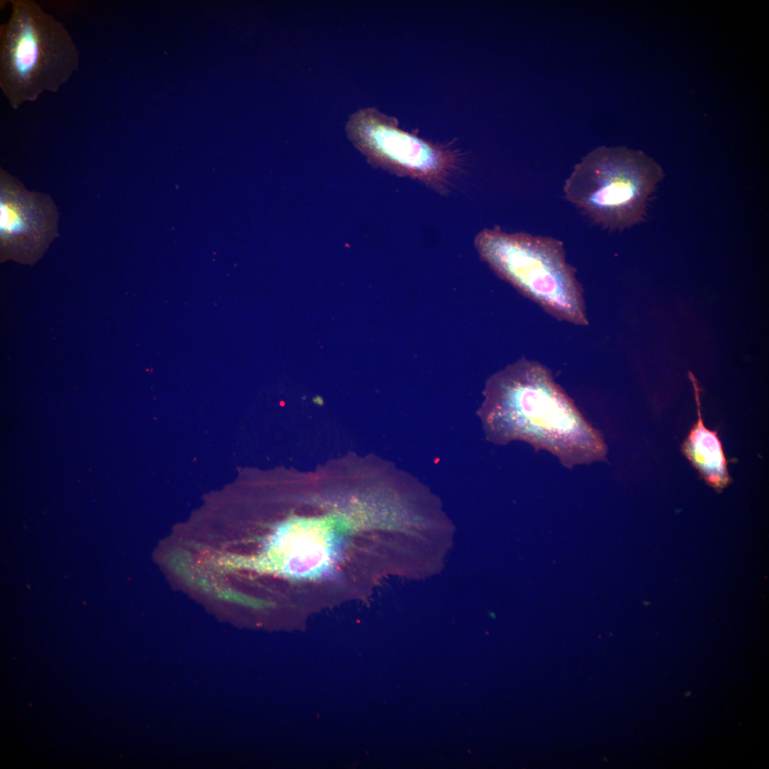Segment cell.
<instances>
[{"label":"cell","mask_w":769,"mask_h":769,"mask_svg":"<svg viewBox=\"0 0 769 769\" xmlns=\"http://www.w3.org/2000/svg\"><path fill=\"white\" fill-rule=\"evenodd\" d=\"M690 377L695 388L698 419L682 444V452L707 484L721 491L731 482L727 461L717 432L708 429L703 422L698 387L694 377Z\"/></svg>","instance_id":"obj_7"},{"label":"cell","mask_w":769,"mask_h":769,"mask_svg":"<svg viewBox=\"0 0 769 769\" xmlns=\"http://www.w3.org/2000/svg\"><path fill=\"white\" fill-rule=\"evenodd\" d=\"M478 414L488 440L523 441L567 468L604 461L601 434L585 419L545 366L522 358L489 377Z\"/></svg>","instance_id":"obj_1"},{"label":"cell","mask_w":769,"mask_h":769,"mask_svg":"<svg viewBox=\"0 0 769 769\" xmlns=\"http://www.w3.org/2000/svg\"><path fill=\"white\" fill-rule=\"evenodd\" d=\"M59 214L46 194L31 192L0 169V259L33 265L58 236Z\"/></svg>","instance_id":"obj_6"},{"label":"cell","mask_w":769,"mask_h":769,"mask_svg":"<svg viewBox=\"0 0 769 769\" xmlns=\"http://www.w3.org/2000/svg\"><path fill=\"white\" fill-rule=\"evenodd\" d=\"M664 177L642 151L599 147L577 164L565 181V198L595 224L623 230L644 219L650 196Z\"/></svg>","instance_id":"obj_4"},{"label":"cell","mask_w":769,"mask_h":769,"mask_svg":"<svg viewBox=\"0 0 769 769\" xmlns=\"http://www.w3.org/2000/svg\"><path fill=\"white\" fill-rule=\"evenodd\" d=\"M474 244L500 278L548 313L575 325L588 324L583 290L560 241L496 227L478 233Z\"/></svg>","instance_id":"obj_3"},{"label":"cell","mask_w":769,"mask_h":769,"mask_svg":"<svg viewBox=\"0 0 769 769\" xmlns=\"http://www.w3.org/2000/svg\"><path fill=\"white\" fill-rule=\"evenodd\" d=\"M0 26V87L13 109L56 93L79 66L78 51L64 25L32 0H13Z\"/></svg>","instance_id":"obj_2"},{"label":"cell","mask_w":769,"mask_h":769,"mask_svg":"<svg viewBox=\"0 0 769 769\" xmlns=\"http://www.w3.org/2000/svg\"><path fill=\"white\" fill-rule=\"evenodd\" d=\"M346 131L353 145L375 167L421 181L439 193L449 191L461 169V154L399 127L398 121L375 108L355 113Z\"/></svg>","instance_id":"obj_5"}]
</instances>
